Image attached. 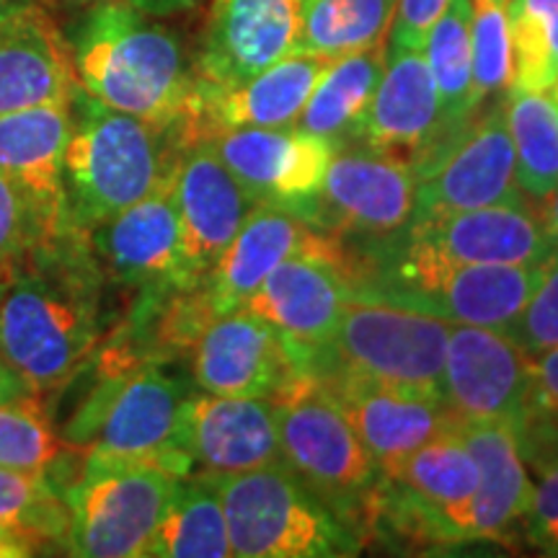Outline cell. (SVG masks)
Here are the masks:
<instances>
[{
  "mask_svg": "<svg viewBox=\"0 0 558 558\" xmlns=\"http://www.w3.org/2000/svg\"><path fill=\"white\" fill-rule=\"evenodd\" d=\"M104 288L107 277L78 230H62L16 262L0 303V357L37 396L68 386L94 357Z\"/></svg>",
  "mask_w": 558,
  "mask_h": 558,
  "instance_id": "obj_1",
  "label": "cell"
},
{
  "mask_svg": "<svg viewBox=\"0 0 558 558\" xmlns=\"http://www.w3.org/2000/svg\"><path fill=\"white\" fill-rule=\"evenodd\" d=\"M62 32L88 96L156 124L184 120L197 83L194 60L156 16L124 0H96Z\"/></svg>",
  "mask_w": 558,
  "mask_h": 558,
  "instance_id": "obj_2",
  "label": "cell"
},
{
  "mask_svg": "<svg viewBox=\"0 0 558 558\" xmlns=\"http://www.w3.org/2000/svg\"><path fill=\"white\" fill-rule=\"evenodd\" d=\"M347 282L360 295H378L422 308L456 324L505 331L533 295L543 264H471L399 239L352 246L347 243Z\"/></svg>",
  "mask_w": 558,
  "mask_h": 558,
  "instance_id": "obj_3",
  "label": "cell"
},
{
  "mask_svg": "<svg viewBox=\"0 0 558 558\" xmlns=\"http://www.w3.org/2000/svg\"><path fill=\"white\" fill-rule=\"evenodd\" d=\"M62 194L70 230L88 233L171 179L184 150L179 124H156L96 101L81 86L73 101Z\"/></svg>",
  "mask_w": 558,
  "mask_h": 558,
  "instance_id": "obj_4",
  "label": "cell"
},
{
  "mask_svg": "<svg viewBox=\"0 0 558 558\" xmlns=\"http://www.w3.org/2000/svg\"><path fill=\"white\" fill-rule=\"evenodd\" d=\"M192 388L166 365L96 369V380L60 437L81 456L153 460L177 476L194 465L181 450V416Z\"/></svg>",
  "mask_w": 558,
  "mask_h": 558,
  "instance_id": "obj_5",
  "label": "cell"
},
{
  "mask_svg": "<svg viewBox=\"0 0 558 558\" xmlns=\"http://www.w3.org/2000/svg\"><path fill=\"white\" fill-rule=\"evenodd\" d=\"M202 476L220 497L233 556L344 558L365 546L288 465Z\"/></svg>",
  "mask_w": 558,
  "mask_h": 558,
  "instance_id": "obj_6",
  "label": "cell"
},
{
  "mask_svg": "<svg viewBox=\"0 0 558 558\" xmlns=\"http://www.w3.org/2000/svg\"><path fill=\"white\" fill-rule=\"evenodd\" d=\"M269 401L275 407L284 465L362 538L383 471L331 390L308 369Z\"/></svg>",
  "mask_w": 558,
  "mask_h": 558,
  "instance_id": "obj_7",
  "label": "cell"
},
{
  "mask_svg": "<svg viewBox=\"0 0 558 558\" xmlns=\"http://www.w3.org/2000/svg\"><path fill=\"white\" fill-rule=\"evenodd\" d=\"M452 320L378 295L349 292L337 331L311 373H344L442 399Z\"/></svg>",
  "mask_w": 558,
  "mask_h": 558,
  "instance_id": "obj_8",
  "label": "cell"
},
{
  "mask_svg": "<svg viewBox=\"0 0 558 558\" xmlns=\"http://www.w3.org/2000/svg\"><path fill=\"white\" fill-rule=\"evenodd\" d=\"M179 478L153 460L83 456L78 478L62 488L70 512L65 554L81 558L148 556Z\"/></svg>",
  "mask_w": 558,
  "mask_h": 558,
  "instance_id": "obj_9",
  "label": "cell"
},
{
  "mask_svg": "<svg viewBox=\"0 0 558 558\" xmlns=\"http://www.w3.org/2000/svg\"><path fill=\"white\" fill-rule=\"evenodd\" d=\"M414 177L416 218L525 202L505 104H494L484 114L476 111L416 166Z\"/></svg>",
  "mask_w": 558,
  "mask_h": 558,
  "instance_id": "obj_10",
  "label": "cell"
},
{
  "mask_svg": "<svg viewBox=\"0 0 558 558\" xmlns=\"http://www.w3.org/2000/svg\"><path fill=\"white\" fill-rule=\"evenodd\" d=\"M416 218V177L378 150L337 148L311 209V226L357 246L399 239Z\"/></svg>",
  "mask_w": 558,
  "mask_h": 558,
  "instance_id": "obj_11",
  "label": "cell"
},
{
  "mask_svg": "<svg viewBox=\"0 0 558 558\" xmlns=\"http://www.w3.org/2000/svg\"><path fill=\"white\" fill-rule=\"evenodd\" d=\"M256 205L311 218L337 145L295 128H239L202 137Z\"/></svg>",
  "mask_w": 558,
  "mask_h": 558,
  "instance_id": "obj_12",
  "label": "cell"
},
{
  "mask_svg": "<svg viewBox=\"0 0 558 558\" xmlns=\"http://www.w3.org/2000/svg\"><path fill=\"white\" fill-rule=\"evenodd\" d=\"M533 357L505 331L452 320L442 399L460 422L518 424L530 411Z\"/></svg>",
  "mask_w": 558,
  "mask_h": 558,
  "instance_id": "obj_13",
  "label": "cell"
},
{
  "mask_svg": "<svg viewBox=\"0 0 558 558\" xmlns=\"http://www.w3.org/2000/svg\"><path fill=\"white\" fill-rule=\"evenodd\" d=\"M86 235L107 282L135 292L197 284L186 275L173 173L148 197L111 215Z\"/></svg>",
  "mask_w": 558,
  "mask_h": 558,
  "instance_id": "obj_14",
  "label": "cell"
},
{
  "mask_svg": "<svg viewBox=\"0 0 558 558\" xmlns=\"http://www.w3.org/2000/svg\"><path fill=\"white\" fill-rule=\"evenodd\" d=\"M331 58L292 52L239 86L194 83V94L181 120L184 143L239 128H292L311 94L333 68Z\"/></svg>",
  "mask_w": 558,
  "mask_h": 558,
  "instance_id": "obj_15",
  "label": "cell"
},
{
  "mask_svg": "<svg viewBox=\"0 0 558 558\" xmlns=\"http://www.w3.org/2000/svg\"><path fill=\"white\" fill-rule=\"evenodd\" d=\"M300 373L305 362L279 333L254 313H220L192 349L194 386L215 396L271 399Z\"/></svg>",
  "mask_w": 558,
  "mask_h": 558,
  "instance_id": "obj_16",
  "label": "cell"
},
{
  "mask_svg": "<svg viewBox=\"0 0 558 558\" xmlns=\"http://www.w3.org/2000/svg\"><path fill=\"white\" fill-rule=\"evenodd\" d=\"M295 256L337 264L347 277L344 241L324 233L288 209L256 205L207 277V290L218 316L241 308L279 264Z\"/></svg>",
  "mask_w": 558,
  "mask_h": 558,
  "instance_id": "obj_17",
  "label": "cell"
},
{
  "mask_svg": "<svg viewBox=\"0 0 558 558\" xmlns=\"http://www.w3.org/2000/svg\"><path fill=\"white\" fill-rule=\"evenodd\" d=\"M303 0H213L194 54L197 81L239 86L292 54Z\"/></svg>",
  "mask_w": 558,
  "mask_h": 558,
  "instance_id": "obj_18",
  "label": "cell"
},
{
  "mask_svg": "<svg viewBox=\"0 0 558 558\" xmlns=\"http://www.w3.org/2000/svg\"><path fill=\"white\" fill-rule=\"evenodd\" d=\"M316 375L331 390L383 473L411 450L460 427V416L437 396L390 388L344 369Z\"/></svg>",
  "mask_w": 558,
  "mask_h": 558,
  "instance_id": "obj_19",
  "label": "cell"
},
{
  "mask_svg": "<svg viewBox=\"0 0 558 558\" xmlns=\"http://www.w3.org/2000/svg\"><path fill=\"white\" fill-rule=\"evenodd\" d=\"M181 246L186 275L205 282L215 264L254 213L256 199L243 190L205 140L184 145L173 169Z\"/></svg>",
  "mask_w": 558,
  "mask_h": 558,
  "instance_id": "obj_20",
  "label": "cell"
},
{
  "mask_svg": "<svg viewBox=\"0 0 558 558\" xmlns=\"http://www.w3.org/2000/svg\"><path fill=\"white\" fill-rule=\"evenodd\" d=\"M448 135L424 50L386 52V70L360 130L362 143L414 171Z\"/></svg>",
  "mask_w": 558,
  "mask_h": 558,
  "instance_id": "obj_21",
  "label": "cell"
},
{
  "mask_svg": "<svg viewBox=\"0 0 558 558\" xmlns=\"http://www.w3.org/2000/svg\"><path fill=\"white\" fill-rule=\"evenodd\" d=\"M181 450L202 473H243L284 465L269 399L192 390L181 416Z\"/></svg>",
  "mask_w": 558,
  "mask_h": 558,
  "instance_id": "obj_22",
  "label": "cell"
},
{
  "mask_svg": "<svg viewBox=\"0 0 558 558\" xmlns=\"http://www.w3.org/2000/svg\"><path fill=\"white\" fill-rule=\"evenodd\" d=\"M349 292L337 264L295 256L279 264L241 308L269 324L311 369L337 331Z\"/></svg>",
  "mask_w": 558,
  "mask_h": 558,
  "instance_id": "obj_23",
  "label": "cell"
},
{
  "mask_svg": "<svg viewBox=\"0 0 558 558\" xmlns=\"http://www.w3.org/2000/svg\"><path fill=\"white\" fill-rule=\"evenodd\" d=\"M75 88L65 32L50 9L29 0L0 19V117L70 101Z\"/></svg>",
  "mask_w": 558,
  "mask_h": 558,
  "instance_id": "obj_24",
  "label": "cell"
},
{
  "mask_svg": "<svg viewBox=\"0 0 558 558\" xmlns=\"http://www.w3.org/2000/svg\"><path fill=\"white\" fill-rule=\"evenodd\" d=\"M407 235L450 259L471 264H546L556 254L538 209L530 207L527 199L463 213L418 215Z\"/></svg>",
  "mask_w": 558,
  "mask_h": 558,
  "instance_id": "obj_25",
  "label": "cell"
},
{
  "mask_svg": "<svg viewBox=\"0 0 558 558\" xmlns=\"http://www.w3.org/2000/svg\"><path fill=\"white\" fill-rule=\"evenodd\" d=\"M460 437L478 465V486L463 520V546H507L525 525L533 478L522 458L512 424L460 422Z\"/></svg>",
  "mask_w": 558,
  "mask_h": 558,
  "instance_id": "obj_26",
  "label": "cell"
},
{
  "mask_svg": "<svg viewBox=\"0 0 558 558\" xmlns=\"http://www.w3.org/2000/svg\"><path fill=\"white\" fill-rule=\"evenodd\" d=\"M70 101L41 104L0 117V173L16 181L21 190L39 199L62 222H65L62 163L73 132Z\"/></svg>",
  "mask_w": 558,
  "mask_h": 558,
  "instance_id": "obj_27",
  "label": "cell"
},
{
  "mask_svg": "<svg viewBox=\"0 0 558 558\" xmlns=\"http://www.w3.org/2000/svg\"><path fill=\"white\" fill-rule=\"evenodd\" d=\"M383 70H386V45L339 58L313 90L292 128L331 140L337 148H344L349 140H360L362 122L383 78Z\"/></svg>",
  "mask_w": 558,
  "mask_h": 558,
  "instance_id": "obj_28",
  "label": "cell"
},
{
  "mask_svg": "<svg viewBox=\"0 0 558 558\" xmlns=\"http://www.w3.org/2000/svg\"><path fill=\"white\" fill-rule=\"evenodd\" d=\"M148 556L228 558L233 556L218 492L202 473L181 476L153 535Z\"/></svg>",
  "mask_w": 558,
  "mask_h": 558,
  "instance_id": "obj_29",
  "label": "cell"
},
{
  "mask_svg": "<svg viewBox=\"0 0 558 558\" xmlns=\"http://www.w3.org/2000/svg\"><path fill=\"white\" fill-rule=\"evenodd\" d=\"M396 0H303L292 52L347 58L386 45Z\"/></svg>",
  "mask_w": 558,
  "mask_h": 558,
  "instance_id": "obj_30",
  "label": "cell"
},
{
  "mask_svg": "<svg viewBox=\"0 0 558 558\" xmlns=\"http://www.w3.org/2000/svg\"><path fill=\"white\" fill-rule=\"evenodd\" d=\"M507 128L522 194L541 202L558 186V107L548 90H509Z\"/></svg>",
  "mask_w": 558,
  "mask_h": 558,
  "instance_id": "obj_31",
  "label": "cell"
},
{
  "mask_svg": "<svg viewBox=\"0 0 558 558\" xmlns=\"http://www.w3.org/2000/svg\"><path fill=\"white\" fill-rule=\"evenodd\" d=\"M424 54L437 83L445 128L456 132L481 109L473 90L471 0H450L424 41Z\"/></svg>",
  "mask_w": 558,
  "mask_h": 558,
  "instance_id": "obj_32",
  "label": "cell"
},
{
  "mask_svg": "<svg viewBox=\"0 0 558 558\" xmlns=\"http://www.w3.org/2000/svg\"><path fill=\"white\" fill-rule=\"evenodd\" d=\"M514 435L533 478L522 535L546 556H558V414L530 409L514 424Z\"/></svg>",
  "mask_w": 558,
  "mask_h": 558,
  "instance_id": "obj_33",
  "label": "cell"
},
{
  "mask_svg": "<svg viewBox=\"0 0 558 558\" xmlns=\"http://www.w3.org/2000/svg\"><path fill=\"white\" fill-rule=\"evenodd\" d=\"M0 527L34 548L62 546L68 550L70 512L62 488L34 471L0 469Z\"/></svg>",
  "mask_w": 558,
  "mask_h": 558,
  "instance_id": "obj_34",
  "label": "cell"
},
{
  "mask_svg": "<svg viewBox=\"0 0 558 558\" xmlns=\"http://www.w3.org/2000/svg\"><path fill=\"white\" fill-rule=\"evenodd\" d=\"M512 83L507 90H550L558 81V0H509Z\"/></svg>",
  "mask_w": 558,
  "mask_h": 558,
  "instance_id": "obj_35",
  "label": "cell"
},
{
  "mask_svg": "<svg viewBox=\"0 0 558 558\" xmlns=\"http://www.w3.org/2000/svg\"><path fill=\"white\" fill-rule=\"evenodd\" d=\"M65 450L45 396L0 403V469L47 473Z\"/></svg>",
  "mask_w": 558,
  "mask_h": 558,
  "instance_id": "obj_36",
  "label": "cell"
},
{
  "mask_svg": "<svg viewBox=\"0 0 558 558\" xmlns=\"http://www.w3.org/2000/svg\"><path fill=\"white\" fill-rule=\"evenodd\" d=\"M507 3L509 0H471L473 90L478 104L499 96L512 83Z\"/></svg>",
  "mask_w": 558,
  "mask_h": 558,
  "instance_id": "obj_37",
  "label": "cell"
},
{
  "mask_svg": "<svg viewBox=\"0 0 558 558\" xmlns=\"http://www.w3.org/2000/svg\"><path fill=\"white\" fill-rule=\"evenodd\" d=\"M65 222L0 173V262H19L41 241L62 233Z\"/></svg>",
  "mask_w": 558,
  "mask_h": 558,
  "instance_id": "obj_38",
  "label": "cell"
},
{
  "mask_svg": "<svg viewBox=\"0 0 558 558\" xmlns=\"http://www.w3.org/2000/svg\"><path fill=\"white\" fill-rule=\"evenodd\" d=\"M505 333L525 349L530 357L558 347V251L543 264V275L533 295Z\"/></svg>",
  "mask_w": 558,
  "mask_h": 558,
  "instance_id": "obj_39",
  "label": "cell"
},
{
  "mask_svg": "<svg viewBox=\"0 0 558 558\" xmlns=\"http://www.w3.org/2000/svg\"><path fill=\"white\" fill-rule=\"evenodd\" d=\"M450 0H396L393 21H390L386 52L424 50L435 21L442 16Z\"/></svg>",
  "mask_w": 558,
  "mask_h": 558,
  "instance_id": "obj_40",
  "label": "cell"
},
{
  "mask_svg": "<svg viewBox=\"0 0 558 558\" xmlns=\"http://www.w3.org/2000/svg\"><path fill=\"white\" fill-rule=\"evenodd\" d=\"M530 409L554 411V414H558V347H550L533 357Z\"/></svg>",
  "mask_w": 558,
  "mask_h": 558,
  "instance_id": "obj_41",
  "label": "cell"
},
{
  "mask_svg": "<svg viewBox=\"0 0 558 558\" xmlns=\"http://www.w3.org/2000/svg\"><path fill=\"white\" fill-rule=\"evenodd\" d=\"M124 3L135 5L137 11L148 13V16L166 19V16H177V13L194 11L202 0H124Z\"/></svg>",
  "mask_w": 558,
  "mask_h": 558,
  "instance_id": "obj_42",
  "label": "cell"
},
{
  "mask_svg": "<svg viewBox=\"0 0 558 558\" xmlns=\"http://www.w3.org/2000/svg\"><path fill=\"white\" fill-rule=\"evenodd\" d=\"M26 396H37V393H34L29 383L21 378L9 362L0 357V403L26 399Z\"/></svg>",
  "mask_w": 558,
  "mask_h": 558,
  "instance_id": "obj_43",
  "label": "cell"
},
{
  "mask_svg": "<svg viewBox=\"0 0 558 558\" xmlns=\"http://www.w3.org/2000/svg\"><path fill=\"white\" fill-rule=\"evenodd\" d=\"M538 218H541L543 228H546V233L550 235V241H554V246L558 251V186L548 194L546 199H541Z\"/></svg>",
  "mask_w": 558,
  "mask_h": 558,
  "instance_id": "obj_44",
  "label": "cell"
},
{
  "mask_svg": "<svg viewBox=\"0 0 558 558\" xmlns=\"http://www.w3.org/2000/svg\"><path fill=\"white\" fill-rule=\"evenodd\" d=\"M37 554V548L32 543H26L19 535L9 533V530L0 527V558H16V556H32Z\"/></svg>",
  "mask_w": 558,
  "mask_h": 558,
  "instance_id": "obj_45",
  "label": "cell"
},
{
  "mask_svg": "<svg viewBox=\"0 0 558 558\" xmlns=\"http://www.w3.org/2000/svg\"><path fill=\"white\" fill-rule=\"evenodd\" d=\"M34 3L45 5V9H65V11H83L88 9L90 3H96V0H34Z\"/></svg>",
  "mask_w": 558,
  "mask_h": 558,
  "instance_id": "obj_46",
  "label": "cell"
},
{
  "mask_svg": "<svg viewBox=\"0 0 558 558\" xmlns=\"http://www.w3.org/2000/svg\"><path fill=\"white\" fill-rule=\"evenodd\" d=\"M13 271H16V262H0V303H3L5 290H9Z\"/></svg>",
  "mask_w": 558,
  "mask_h": 558,
  "instance_id": "obj_47",
  "label": "cell"
},
{
  "mask_svg": "<svg viewBox=\"0 0 558 558\" xmlns=\"http://www.w3.org/2000/svg\"><path fill=\"white\" fill-rule=\"evenodd\" d=\"M24 3H29V0H0V19L9 16L13 11H19Z\"/></svg>",
  "mask_w": 558,
  "mask_h": 558,
  "instance_id": "obj_48",
  "label": "cell"
},
{
  "mask_svg": "<svg viewBox=\"0 0 558 558\" xmlns=\"http://www.w3.org/2000/svg\"><path fill=\"white\" fill-rule=\"evenodd\" d=\"M548 94H550V99H554V101H556V107H558V81H556V86L548 90Z\"/></svg>",
  "mask_w": 558,
  "mask_h": 558,
  "instance_id": "obj_49",
  "label": "cell"
}]
</instances>
